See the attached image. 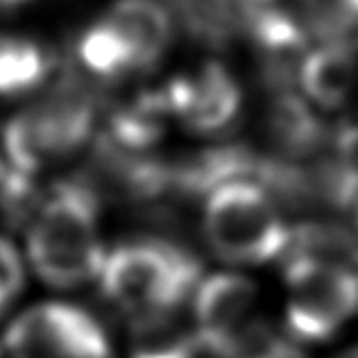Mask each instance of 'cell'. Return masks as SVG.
<instances>
[{"label": "cell", "instance_id": "ac0fdd59", "mask_svg": "<svg viewBox=\"0 0 358 358\" xmlns=\"http://www.w3.org/2000/svg\"><path fill=\"white\" fill-rule=\"evenodd\" d=\"M25 3H27V0H0V9H16V7H21Z\"/></svg>", "mask_w": 358, "mask_h": 358}, {"label": "cell", "instance_id": "277c9868", "mask_svg": "<svg viewBox=\"0 0 358 358\" xmlns=\"http://www.w3.org/2000/svg\"><path fill=\"white\" fill-rule=\"evenodd\" d=\"M204 234L211 250L236 266L272 261L290 243V231L270 193L245 179L211 191L204 206Z\"/></svg>", "mask_w": 358, "mask_h": 358}, {"label": "cell", "instance_id": "52a82bcc", "mask_svg": "<svg viewBox=\"0 0 358 358\" xmlns=\"http://www.w3.org/2000/svg\"><path fill=\"white\" fill-rule=\"evenodd\" d=\"M257 288L236 272H220L202 281L195 295V336L218 356L241 352L254 327Z\"/></svg>", "mask_w": 358, "mask_h": 358}, {"label": "cell", "instance_id": "6da1fadb", "mask_svg": "<svg viewBox=\"0 0 358 358\" xmlns=\"http://www.w3.org/2000/svg\"><path fill=\"white\" fill-rule=\"evenodd\" d=\"M27 259L34 272L55 288H75L100 277L98 197L78 182L59 184L32 213Z\"/></svg>", "mask_w": 358, "mask_h": 358}, {"label": "cell", "instance_id": "9a60e30c", "mask_svg": "<svg viewBox=\"0 0 358 358\" xmlns=\"http://www.w3.org/2000/svg\"><path fill=\"white\" fill-rule=\"evenodd\" d=\"M184 25L202 41H229L243 25V7L236 0H179Z\"/></svg>", "mask_w": 358, "mask_h": 358}, {"label": "cell", "instance_id": "e0dca14e", "mask_svg": "<svg viewBox=\"0 0 358 358\" xmlns=\"http://www.w3.org/2000/svg\"><path fill=\"white\" fill-rule=\"evenodd\" d=\"M23 288V261L12 243L0 236V313Z\"/></svg>", "mask_w": 358, "mask_h": 358}, {"label": "cell", "instance_id": "ffe728a7", "mask_svg": "<svg viewBox=\"0 0 358 358\" xmlns=\"http://www.w3.org/2000/svg\"><path fill=\"white\" fill-rule=\"evenodd\" d=\"M252 358H275V356H252Z\"/></svg>", "mask_w": 358, "mask_h": 358}, {"label": "cell", "instance_id": "8fae6325", "mask_svg": "<svg viewBox=\"0 0 358 358\" xmlns=\"http://www.w3.org/2000/svg\"><path fill=\"white\" fill-rule=\"evenodd\" d=\"M171 313L138 315L129 338V358H195L202 347L195 329L188 331Z\"/></svg>", "mask_w": 358, "mask_h": 358}, {"label": "cell", "instance_id": "7c38bea8", "mask_svg": "<svg viewBox=\"0 0 358 358\" xmlns=\"http://www.w3.org/2000/svg\"><path fill=\"white\" fill-rule=\"evenodd\" d=\"M50 59L43 45L25 36H0V96L14 98L34 91L48 78Z\"/></svg>", "mask_w": 358, "mask_h": 358}, {"label": "cell", "instance_id": "4fadbf2b", "mask_svg": "<svg viewBox=\"0 0 358 358\" xmlns=\"http://www.w3.org/2000/svg\"><path fill=\"white\" fill-rule=\"evenodd\" d=\"M78 52L84 69L98 78H120L125 73L138 71L134 50L109 18L91 25L82 34Z\"/></svg>", "mask_w": 358, "mask_h": 358}, {"label": "cell", "instance_id": "d6986e66", "mask_svg": "<svg viewBox=\"0 0 358 358\" xmlns=\"http://www.w3.org/2000/svg\"><path fill=\"white\" fill-rule=\"evenodd\" d=\"M343 358H358V347H354V350H350V352H347Z\"/></svg>", "mask_w": 358, "mask_h": 358}, {"label": "cell", "instance_id": "8992f818", "mask_svg": "<svg viewBox=\"0 0 358 358\" xmlns=\"http://www.w3.org/2000/svg\"><path fill=\"white\" fill-rule=\"evenodd\" d=\"M9 358H109V341L91 313L64 301L23 310L7 327Z\"/></svg>", "mask_w": 358, "mask_h": 358}, {"label": "cell", "instance_id": "3957f363", "mask_svg": "<svg viewBox=\"0 0 358 358\" xmlns=\"http://www.w3.org/2000/svg\"><path fill=\"white\" fill-rule=\"evenodd\" d=\"M197 277L200 266L191 254L162 241L120 245L105 254L100 270L105 295L136 317L177 308Z\"/></svg>", "mask_w": 358, "mask_h": 358}, {"label": "cell", "instance_id": "5b68a950", "mask_svg": "<svg viewBox=\"0 0 358 358\" xmlns=\"http://www.w3.org/2000/svg\"><path fill=\"white\" fill-rule=\"evenodd\" d=\"M286 320L295 338H331L358 308V275L322 261L293 257L286 268Z\"/></svg>", "mask_w": 358, "mask_h": 358}, {"label": "cell", "instance_id": "7a4b0ae2", "mask_svg": "<svg viewBox=\"0 0 358 358\" xmlns=\"http://www.w3.org/2000/svg\"><path fill=\"white\" fill-rule=\"evenodd\" d=\"M96 125V100L80 80H62L45 98L7 122L3 143L12 171L32 177L43 166L73 155Z\"/></svg>", "mask_w": 358, "mask_h": 358}, {"label": "cell", "instance_id": "44dd1931", "mask_svg": "<svg viewBox=\"0 0 358 358\" xmlns=\"http://www.w3.org/2000/svg\"><path fill=\"white\" fill-rule=\"evenodd\" d=\"M0 175H3V166H0Z\"/></svg>", "mask_w": 358, "mask_h": 358}, {"label": "cell", "instance_id": "5bb4252c", "mask_svg": "<svg viewBox=\"0 0 358 358\" xmlns=\"http://www.w3.org/2000/svg\"><path fill=\"white\" fill-rule=\"evenodd\" d=\"M297 18L320 41H350L358 30V0H297Z\"/></svg>", "mask_w": 358, "mask_h": 358}, {"label": "cell", "instance_id": "ba28073f", "mask_svg": "<svg viewBox=\"0 0 358 358\" xmlns=\"http://www.w3.org/2000/svg\"><path fill=\"white\" fill-rule=\"evenodd\" d=\"M241 87L224 66L209 62L193 75L175 80L166 89L168 111L182 118L191 129L220 131L238 116Z\"/></svg>", "mask_w": 358, "mask_h": 358}, {"label": "cell", "instance_id": "30bf717a", "mask_svg": "<svg viewBox=\"0 0 358 358\" xmlns=\"http://www.w3.org/2000/svg\"><path fill=\"white\" fill-rule=\"evenodd\" d=\"M107 18L134 50L138 69L159 62L171 45L173 21L166 9L152 0H118L109 9Z\"/></svg>", "mask_w": 358, "mask_h": 358}, {"label": "cell", "instance_id": "9c48e42d", "mask_svg": "<svg viewBox=\"0 0 358 358\" xmlns=\"http://www.w3.org/2000/svg\"><path fill=\"white\" fill-rule=\"evenodd\" d=\"M358 80V55L352 41H327L299 62V84L322 107H341Z\"/></svg>", "mask_w": 358, "mask_h": 358}, {"label": "cell", "instance_id": "2e32d148", "mask_svg": "<svg viewBox=\"0 0 358 358\" xmlns=\"http://www.w3.org/2000/svg\"><path fill=\"white\" fill-rule=\"evenodd\" d=\"M272 125H275V136L279 138V143L293 152H306L320 143L317 120L301 105V100L293 96L279 98L275 114H272Z\"/></svg>", "mask_w": 358, "mask_h": 358}]
</instances>
